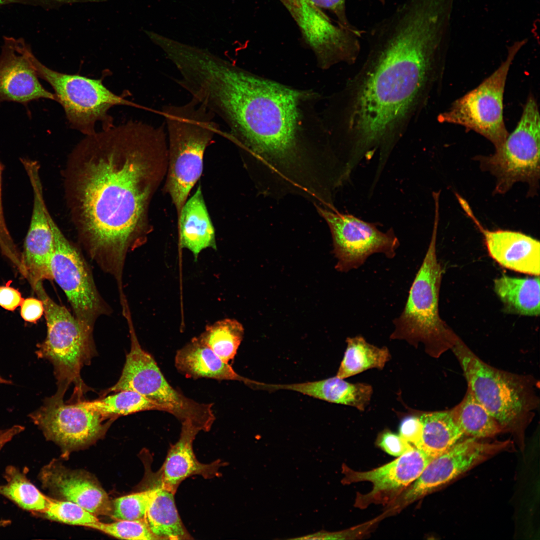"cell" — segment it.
<instances>
[{
	"mask_svg": "<svg viewBox=\"0 0 540 540\" xmlns=\"http://www.w3.org/2000/svg\"><path fill=\"white\" fill-rule=\"evenodd\" d=\"M168 162L164 124L139 121L86 136L68 156L64 190L72 222L89 255L116 280L128 252L152 232L150 206Z\"/></svg>",
	"mask_w": 540,
	"mask_h": 540,
	"instance_id": "cell-1",
	"label": "cell"
},
{
	"mask_svg": "<svg viewBox=\"0 0 540 540\" xmlns=\"http://www.w3.org/2000/svg\"><path fill=\"white\" fill-rule=\"evenodd\" d=\"M438 24L418 0H404L371 29L366 57L338 94L335 131L354 160L389 154L441 79Z\"/></svg>",
	"mask_w": 540,
	"mask_h": 540,
	"instance_id": "cell-2",
	"label": "cell"
},
{
	"mask_svg": "<svg viewBox=\"0 0 540 540\" xmlns=\"http://www.w3.org/2000/svg\"><path fill=\"white\" fill-rule=\"evenodd\" d=\"M184 89L226 124L230 138L249 154L260 190L298 194L318 184L322 155L306 144L298 131L300 92L211 51L192 64Z\"/></svg>",
	"mask_w": 540,
	"mask_h": 540,
	"instance_id": "cell-3",
	"label": "cell"
},
{
	"mask_svg": "<svg viewBox=\"0 0 540 540\" xmlns=\"http://www.w3.org/2000/svg\"><path fill=\"white\" fill-rule=\"evenodd\" d=\"M162 113L168 150L164 190L170 196L178 218L201 176L205 150L219 126L214 114L192 98L182 104L165 106Z\"/></svg>",
	"mask_w": 540,
	"mask_h": 540,
	"instance_id": "cell-4",
	"label": "cell"
},
{
	"mask_svg": "<svg viewBox=\"0 0 540 540\" xmlns=\"http://www.w3.org/2000/svg\"><path fill=\"white\" fill-rule=\"evenodd\" d=\"M438 222V215L436 214L428 248L404 310L393 320L394 329L390 336L392 340H404L415 346L422 342L428 353L436 356L451 348L458 338L439 314L443 268L436 254Z\"/></svg>",
	"mask_w": 540,
	"mask_h": 540,
	"instance_id": "cell-5",
	"label": "cell"
},
{
	"mask_svg": "<svg viewBox=\"0 0 540 540\" xmlns=\"http://www.w3.org/2000/svg\"><path fill=\"white\" fill-rule=\"evenodd\" d=\"M124 316L129 326L130 350L119 380L103 396L110 392L132 390L162 406L181 422L188 420L200 430H210L216 420L213 404L196 402L172 386L154 358L139 344L130 313Z\"/></svg>",
	"mask_w": 540,
	"mask_h": 540,
	"instance_id": "cell-6",
	"label": "cell"
},
{
	"mask_svg": "<svg viewBox=\"0 0 540 540\" xmlns=\"http://www.w3.org/2000/svg\"><path fill=\"white\" fill-rule=\"evenodd\" d=\"M33 288L43 302L47 326L46 338L38 346L36 354L52 364L58 388L66 390L74 384L82 394L86 388L80 377L81 369L96 354L92 332L84 328L64 306L51 299L42 282Z\"/></svg>",
	"mask_w": 540,
	"mask_h": 540,
	"instance_id": "cell-7",
	"label": "cell"
},
{
	"mask_svg": "<svg viewBox=\"0 0 540 540\" xmlns=\"http://www.w3.org/2000/svg\"><path fill=\"white\" fill-rule=\"evenodd\" d=\"M468 388L503 428L520 424L532 408L528 385L520 376L495 368L476 356L458 338L451 348Z\"/></svg>",
	"mask_w": 540,
	"mask_h": 540,
	"instance_id": "cell-8",
	"label": "cell"
},
{
	"mask_svg": "<svg viewBox=\"0 0 540 540\" xmlns=\"http://www.w3.org/2000/svg\"><path fill=\"white\" fill-rule=\"evenodd\" d=\"M30 58L38 77L53 88L56 101L63 108L70 127L85 136L96 132L98 122L103 129L114 126L112 118L108 114L111 108L135 105L110 91L100 79L52 70L42 64L32 52Z\"/></svg>",
	"mask_w": 540,
	"mask_h": 540,
	"instance_id": "cell-9",
	"label": "cell"
},
{
	"mask_svg": "<svg viewBox=\"0 0 540 540\" xmlns=\"http://www.w3.org/2000/svg\"><path fill=\"white\" fill-rule=\"evenodd\" d=\"M540 118L535 98L530 96L520 120L502 144L488 156H477L480 167L496 178L494 192L503 194L516 182L528 184L532 193L540 178Z\"/></svg>",
	"mask_w": 540,
	"mask_h": 540,
	"instance_id": "cell-10",
	"label": "cell"
},
{
	"mask_svg": "<svg viewBox=\"0 0 540 540\" xmlns=\"http://www.w3.org/2000/svg\"><path fill=\"white\" fill-rule=\"evenodd\" d=\"M522 44L508 50L498 68L478 86L454 100L440 116V122L464 126L490 141L495 148L508 135L504 118V95L510 67Z\"/></svg>",
	"mask_w": 540,
	"mask_h": 540,
	"instance_id": "cell-11",
	"label": "cell"
},
{
	"mask_svg": "<svg viewBox=\"0 0 540 540\" xmlns=\"http://www.w3.org/2000/svg\"><path fill=\"white\" fill-rule=\"evenodd\" d=\"M48 222L54 238V250L50 262L52 279L64 292L74 316L88 330L108 312L86 260L77 248L61 232L49 212Z\"/></svg>",
	"mask_w": 540,
	"mask_h": 540,
	"instance_id": "cell-12",
	"label": "cell"
},
{
	"mask_svg": "<svg viewBox=\"0 0 540 540\" xmlns=\"http://www.w3.org/2000/svg\"><path fill=\"white\" fill-rule=\"evenodd\" d=\"M316 208L330 230L337 270L346 272L357 269L374 254H384L388 258L396 256L400 244L392 229L384 232L375 224L353 215Z\"/></svg>",
	"mask_w": 540,
	"mask_h": 540,
	"instance_id": "cell-13",
	"label": "cell"
},
{
	"mask_svg": "<svg viewBox=\"0 0 540 540\" xmlns=\"http://www.w3.org/2000/svg\"><path fill=\"white\" fill-rule=\"evenodd\" d=\"M66 390L58 388L56 394L29 416L48 440L63 448L73 449L92 443L102 436L114 420H105L99 414L86 408L79 400L64 402Z\"/></svg>",
	"mask_w": 540,
	"mask_h": 540,
	"instance_id": "cell-14",
	"label": "cell"
},
{
	"mask_svg": "<svg viewBox=\"0 0 540 540\" xmlns=\"http://www.w3.org/2000/svg\"><path fill=\"white\" fill-rule=\"evenodd\" d=\"M280 0L324 65L355 62L360 52L358 38L362 32L334 24L320 8L309 0Z\"/></svg>",
	"mask_w": 540,
	"mask_h": 540,
	"instance_id": "cell-15",
	"label": "cell"
},
{
	"mask_svg": "<svg viewBox=\"0 0 540 540\" xmlns=\"http://www.w3.org/2000/svg\"><path fill=\"white\" fill-rule=\"evenodd\" d=\"M509 445V441L483 442L474 438L456 443L426 466L398 498L397 506L424 496Z\"/></svg>",
	"mask_w": 540,
	"mask_h": 540,
	"instance_id": "cell-16",
	"label": "cell"
},
{
	"mask_svg": "<svg viewBox=\"0 0 540 540\" xmlns=\"http://www.w3.org/2000/svg\"><path fill=\"white\" fill-rule=\"evenodd\" d=\"M435 458L422 450L414 448L394 460L372 470L357 472L343 468L344 483L368 481L372 489L365 494H360L356 506L364 508L372 504H386L396 500L420 474Z\"/></svg>",
	"mask_w": 540,
	"mask_h": 540,
	"instance_id": "cell-17",
	"label": "cell"
},
{
	"mask_svg": "<svg viewBox=\"0 0 540 540\" xmlns=\"http://www.w3.org/2000/svg\"><path fill=\"white\" fill-rule=\"evenodd\" d=\"M24 166L32 188L34 203L22 263L23 274L34 286L44 280L52 279L50 262L54 250V238L44 197L40 165L36 160H29L24 163Z\"/></svg>",
	"mask_w": 540,
	"mask_h": 540,
	"instance_id": "cell-18",
	"label": "cell"
},
{
	"mask_svg": "<svg viewBox=\"0 0 540 540\" xmlns=\"http://www.w3.org/2000/svg\"><path fill=\"white\" fill-rule=\"evenodd\" d=\"M30 46L21 38L4 36L0 53V102L26 104L39 99L56 101L41 84L32 66Z\"/></svg>",
	"mask_w": 540,
	"mask_h": 540,
	"instance_id": "cell-19",
	"label": "cell"
},
{
	"mask_svg": "<svg viewBox=\"0 0 540 540\" xmlns=\"http://www.w3.org/2000/svg\"><path fill=\"white\" fill-rule=\"evenodd\" d=\"M458 199L466 213L482 234L490 256L502 266L520 273L539 276L540 243L519 232L484 228L474 216L468 202L460 196Z\"/></svg>",
	"mask_w": 540,
	"mask_h": 540,
	"instance_id": "cell-20",
	"label": "cell"
},
{
	"mask_svg": "<svg viewBox=\"0 0 540 540\" xmlns=\"http://www.w3.org/2000/svg\"><path fill=\"white\" fill-rule=\"evenodd\" d=\"M38 476L44 487L96 516L107 514L112 510L105 491L84 473L68 470L53 461L41 470Z\"/></svg>",
	"mask_w": 540,
	"mask_h": 540,
	"instance_id": "cell-21",
	"label": "cell"
},
{
	"mask_svg": "<svg viewBox=\"0 0 540 540\" xmlns=\"http://www.w3.org/2000/svg\"><path fill=\"white\" fill-rule=\"evenodd\" d=\"M182 429L178 441L172 446L165 461L158 472L162 486L175 494L180 484L188 477L200 474L204 478L216 476L220 461L210 464L200 463L196 458L192 449V442L200 431L191 422H182Z\"/></svg>",
	"mask_w": 540,
	"mask_h": 540,
	"instance_id": "cell-22",
	"label": "cell"
},
{
	"mask_svg": "<svg viewBox=\"0 0 540 540\" xmlns=\"http://www.w3.org/2000/svg\"><path fill=\"white\" fill-rule=\"evenodd\" d=\"M264 390H287L328 402L350 406L364 411L369 404L372 388L364 383H350L334 376L326 379L292 384H262Z\"/></svg>",
	"mask_w": 540,
	"mask_h": 540,
	"instance_id": "cell-23",
	"label": "cell"
},
{
	"mask_svg": "<svg viewBox=\"0 0 540 540\" xmlns=\"http://www.w3.org/2000/svg\"><path fill=\"white\" fill-rule=\"evenodd\" d=\"M178 221L180 246L190 251L195 260L202 250H216L215 231L200 184L183 206Z\"/></svg>",
	"mask_w": 540,
	"mask_h": 540,
	"instance_id": "cell-24",
	"label": "cell"
},
{
	"mask_svg": "<svg viewBox=\"0 0 540 540\" xmlns=\"http://www.w3.org/2000/svg\"><path fill=\"white\" fill-rule=\"evenodd\" d=\"M174 362L178 370L188 378L238 380L246 384L248 380L238 374L198 336L177 351Z\"/></svg>",
	"mask_w": 540,
	"mask_h": 540,
	"instance_id": "cell-25",
	"label": "cell"
},
{
	"mask_svg": "<svg viewBox=\"0 0 540 540\" xmlns=\"http://www.w3.org/2000/svg\"><path fill=\"white\" fill-rule=\"evenodd\" d=\"M152 495L144 520L157 540L191 539L177 510L174 494L164 488L158 472L152 475Z\"/></svg>",
	"mask_w": 540,
	"mask_h": 540,
	"instance_id": "cell-26",
	"label": "cell"
},
{
	"mask_svg": "<svg viewBox=\"0 0 540 540\" xmlns=\"http://www.w3.org/2000/svg\"><path fill=\"white\" fill-rule=\"evenodd\" d=\"M494 288L506 312L530 316L540 314L539 276L520 278L503 275L494 280Z\"/></svg>",
	"mask_w": 540,
	"mask_h": 540,
	"instance_id": "cell-27",
	"label": "cell"
},
{
	"mask_svg": "<svg viewBox=\"0 0 540 540\" xmlns=\"http://www.w3.org/2000/svg\"><path fill=\"white\" fill-rule=\"evenodd\" d=\"M420 419L422 435L419 449L434 458L455 444L464 435L450 410L424 413Z\"/></svg>",
	"mask_w": 540,
	"mask_h": 540,
	"instance_id": "cell-28",
	"label": "cell"
},
{
	"mask_svg": "<svg viewBox=\"0 0 540 540\" xmlns=\"http://www.w3.org/2000/svg\"><path fill=\"white\" fill-rule=\"evenodd\" d=\"M347 346L336 376L344 379L370 368L382 370L390 359L388 349L368 342L364 337L347 338Z\"/></svg>",
	"mask_w": 540,
	"mask_h": 540,
	"instance_id": "cell-29",
	"label": "cell"
},
{
	"mask_svg": "<svg viewBox=\"0 0 540 540\" xmlns=\"http://www.w3.org/2000/svg\"><path fill=\"white\" fill-rule=\"evenodd\" d=\"M450 412L464 435L476 438L492 437L503 429L468 388L462 400Z\"/></svg>",
	"mask_w": 540,
	"mask_h": 540,
	"instance_id": "cell-30",
	"label": "cell"
},
{
	"mask_svg": "<svg viewBox=\"0 0 540 540\" xmlns=\"http://www.w3.org/2000/svg\"><path fill=\"white\" fill-rule=\"evenodd\" d=\"M4 478L6 482L0 484V496L31 512L42 513L46 509L51 498L41 492L24 472L14 466H9L6 468Z\"/></svg>",
	"mask_w": 540,
	"mask_h": 540,
	"instance_id": "cell-31",
	"label": "cell"
},
{
	"mask_svg": "<svg viewBox=\"0 0 540 540\" xmlns=\"http://www.w3.org/2000/svg\"><path fill=\"white\" fill-rule=\"evenodd\" d=\"M87 408L99 414L105 420L116 419L141 411L165 408L140 394L132 390H121L102 398L93 401H82Z\"/></svg>",
	"mask_w": 540,
	"mask_h": 540,
	"instance_id": "cell-32",
	"label": "cell"
},
{
	"mask_svg": "<svg viewBox=\"0 0 540 540\" xmlns=\"http://www.w3.org/2000/svg\"><path fill=\"white\" fill-rule=\"evenodd\" d=\"M244 328L238 320L225 318L208 325L198 336L224 362L232 360L243 339Z\"/></svg>",
	"mask_w": 540,
	"mask_h": 540,
	"instance_id": "cell-33",
	"label": "cell"
},
{
	"mask_svg": "<svg viewBox=\"0 0 540 540\" xmlns=\"http://www.w3.org/2000/svg\"><path fill=\"white\" fill-rule=\"evenodd\" d=\"M42 514L48 519L72 525L87 526L98 521L96 515L78 504L66 500L51 498Z\"/></svg>",
	"mask_w": 540,
	"mask_h": 540,
	"instance_id": "cell-34",
	"label": "cell"
},
{
	"mask_svg": "<svg viewBox=\"0 0 540 540\" xmlns=\"http://www.w3.org/2000/svg\"><path fill=\"white\" fill-rule=\"evenodd\" d=\"M152 489L122 496L114 502L112 516L118 520H144Z\"/></svg>",
	"mask_w": 540,
	"mask_h": 540,
	"instance_id": "cell-35",
	"label": "cell"
},
{
	"mask_svg": "<svg viewBox=\"0 0 540 540\" xmlns=\"http://www.w3.org/2000/svg\"><path fill=\"white\" fill-rule=\"evenodd\" d=\"M87 526L120 539L157 540L144 520H118L112 523H103L98 520Z\"/></svg>",
	"mask_w": 540,
	"mask_h": 540,
	"instance_id": "cell-36",
	"label": "cell"
},
{
	"mask_svg": "<svg viewBox=\"0 0 540 540\" xmlns=\"http://www.w3.org/2000/svg\"><path fill=\"white\" fill-rule=\"evenodd\" d=\"M378 444L385 452L396 456H400L416 448L404 440L399 434L389 430H385L380 434L378 439Z\"/></svg>",
	"mask_w": 540,
	"mask_h": 540,
	"instance_id": "cell-37",
	"label": "cell"
},
{
	"mask_svg": "<svg viewBox=\"0 0 540 540\" xmlns=\"http://www.w3.org/2000/svg\"><path fill=\"white\" fill-rule=\"evenodd\" d=\"M398 434L414 447L419 448L422 435V426L420 417L410 416L404 418L400 424Z\"/></svg>",
	"mask_w": 540,
	"mask_h": 540,
	"instance_id": "cell-38",
	"label": "cell"
},
{
	"mask_svg": "<svg viewBox=\"0 0 540 540\" xmlns=\"http://www.w3.org/2000/svg\"><path fill=\"white\" fill-rule=\"evenodd\" d=\"M3 167L0 162V248L3 254L14 262L19 256L16 246L6 225L2 199V174Z\"/></svg>",
	"mask_w": 540,
	"mask_h": 540,
	"instance_id": "cell-39",
	"label": "cell"
},
{
	"mask_svg": "<svg viewBox=\"0 0 540 540\" xmlns=\"http://www.w3.org/2000/svg\"><path fill=\"white\" fill-rule=\"evenodd\" d=\"M318 8L328 10L336 16L339 24L342 26L358 32H362L351 24L347 18L346 12V0H309Z\"/></svg>",
	"mask_w": 540,
	"mask_h": 540,
	"instance_id": "cell-40",
	"label": "cell"
},
{
	"mask_svg": "<svg viewBox=\"0 0 540 540\" xmlns=\"http://www.w3.org/2000/svg\"><path fill=\"white\" fill-rule=\"evenodd\" d=\"M20 306L21 316L28 322H36L44 314V304L40 298L24 299Z\"/></svg>",
	"mask_w": 540,
	"mask_h": 540,
	"instance_id": "cell-41",
	"label": "cell"
},
{
	"mask_svg": "<svg viewBox=\"0 0 540 540\" xmlns=\"http://www.w3.org/2000/svg\"><path fill=\"white\" fill-rule=\"evenodd\" d=\"M23 300L18 290L8 284L0 286V306L4 309L13 311L20 305Z\"/></svg>",
	"mask_w": 540,
	"mask_h": 540,
	"instance_id": "cell-42",
	"label": "cell"
},
{
	"mask_svg": "<svg viewBox=\"0 0 540 540\" xmlns=\"http://www.w3.org/2000/svg\"><path fill=\"white\" fill-rule=\"evenodd\" d=\"M366 528H368V526H366V524H364L362 526H360V527L349 529L344 532H320L301 538H295L294 539H346L349 538V537L352 538L354 536H358Z\"/></svg>",
	"mask_w": 540,
	"mask_h": 540,
	"instance_id": "cell-43",
	"label": "cell"
},
{
	"mask_svg": "<svg viewBox=\"0 0 540 540\" xmlns=\"http://www.w3.org/2000/svg\"><path fill=\"white\" fill-rule=\"evenodd\" d=\"M68 0H0V6L10 4H22L40 6L44 9H55L68 4Z\"/></svg>",
	"mask_w": 540,
	"mask_h": 540,
	"instance_id": "cell-44",
	"label": "cell"
},
{
	"mask_svg": "<svg viewBox=\"0 0 540 540\" xmlns=\"http://www.w3.org/2000/svg\"><path fill=\"white\" fill-rule=\"evenodd\" d=\"M24 428L20 425H14L12 427L5 429L0 434V451L2 448L15 436L22 432Z\"/></svg>",
	"mask_w": 540,
	"mask_h": 540,
	"instance_id": "cell-45",
	"label": "cell"
},
{
	"mask_svg": "<svg viewBox=\"0 0 540 540\" xmlns=\"http://www.w3.org/2000/svg\"><path fill=\"white\" fill-rule=\"evenodd\" d=\"M10 524L11 521L9 520L0 519V528L7 526Z\"/></svg>",
	"mask_w": 540,
	"mask_h": 540,
	"instance_id": "cell-46",
	"label": "cell"
},
{
	"mask_svg": "<svg viewBox=\"0 0 540 540\" xmlns=\"http://www.w3.org/2000/svg\"><path fill=\"white\" fill-rule=\"evenodd\" d=\"M12 383L11 381L4 379L0 376V384H10Z\"/></svg>",
	"mask_w": 540,
	"mask_h": 540,
	"instance_id": "cell-47",
	"label": "cell"
},
{
	"mask_svg": "<svg viewBox=\"0 0 540 540\" xmlns=\"http://www.w3.org/2000/svg\"><path fill=\"white\" fill-rule=\"evenodd\" d=\"M4 430H0V434L4 432Z\"/></svg>",
	"mask_w": 540,
	"mask_h": 540,
	"instance_id": "cell-48",
	"label": "cell"
}]
</instances>
